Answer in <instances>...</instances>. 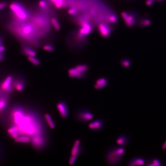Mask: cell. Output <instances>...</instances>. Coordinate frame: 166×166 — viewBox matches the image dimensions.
I'll use <instances>...</instances> for the list:
<instances>
[{
    "mask_svg": "<svg viewBox=\"0 0 166 166\" xmlns=\"http://www.w3.org/2000/svg\"><path fill=\"white\" fill-rule=\"evenodd\" d=\"M98 30L100 33L103 37H107L110 34V28L106 24H100L98 26Z\"/></svg>",
    "mask_w": 166,
    "mask_h": 166,
    "instance_id": "obj_12",
    "label": "cell"
},
{
    "mask_svg": "<svg viewBox=\"0 0 166 166\" xmlns=\"http://www.w3.org/2000/svg\"><path fill=\"white\" fill-rule=\"evenodd\" d=\"M75 68L83 74H85L88 69V67L86 65H79Z\"/></svg>",
    "mask_w": 166,
    "mask_h": 166,
    "instance_id": "obj_22",
    "label": "cell"
},
{
    "mask_svg": "<svg viewBox=\"0 0 166 166\" xmlns=\"http://www.w3.org/2000/svg\"><path fill=\"white\" fill-rule=\"evenodd\" d=\"M125 151V149L123 146L115 145L111 146L106 154V159L107 164L111 166L119 165Z\"/></svg>",
    "mask_w": 166,
    "mask_h": 166,
    "instance_id": "obj_2",
    "label": "cell"
},
{
    "mask_svg": "<svg viewBox=\"0 0 166 166\" xmlns=\"http://www.w3.org/2000/svg\"><path fill=\"white\" fill-rule=\"evenodd\" d=\"M15 139L16 142L23 143H28L31 141L30 138L28 135H22V136H18Z\"/></svg>",
    "mask_w": 166,
    "mask_h": 166,
    "instance_id": "obj_20",
    "label": "cell"
},
{
    "mask_svg": "<svg viewBox=\"0 0 166 166\" xmlns=\"http://www.w3.org/2000/svg\"><path fill=\"white\" fill-rule=\"evenodd\" d=\"M57 107L60 115L62 118H65L68 117L69 114L68 107L65 102L63 101L58 102L57 104Z\"/></svg>",
    "mask_w": 166,
    "mask_h": 166,
    "instance_id": "obj_6",
    "label": "cell"
},
{
    "mask_svg": "<svg viewBox=\"0 0 166 166\" xmlns=\"http://www.w3.org/2000/svg\"><path fill=\"white\" fill-rule=\"evenodd\" d=\"M77 119L82 122L91 120L94 118V115L89 111L82 110L79 111L77 115Z\"/></svg>",
    "mask_w": 166,
    "mask_h": 166,
    "instance_id": "obj_5",
    "label": "cell"
},
{
    "mask_svg": "<svg viewBox=\"0 0 166 166\" xmlns=\"http://www.w3.org/2000/svg\"><path fill=\"white\" fill-rule=\"evenodd\" d=\"M7 6V3L6 2H4V1L0 2V10L6 8Z\"/></svg>",
    "mask_w": 166,
    "mask_h": 166,
    "instance_id": "obj_32",
    "label": "cell"
},
{
    "mask_svg": "<svg viewBox=\"0 0 166 166\" xmlns=\"http://www.w3.org/2000/svg\"><path fill=\"white\" fill-rule=\"evenodd\" d=\"M51 22L53 27L56 30H60V25L58 20L56 18H52V19H51Z\"/></svg>",
    "mask_w": 166,
    "mask_h": 166,
    "instance_id": "obj_23",
    "label": "cell"
},
{
    "mask_svg": "<svg viewBox=\"0 0 166 166\" xmlns=\"http://www.w3.org/2000/svg\"><path fill=\"white\" fill-rule=\"evenodd\" d=\"M81 27L79 30L78 34L79 39H83L86 35H89L92 30L91 25L88 22L83 20L80 22Z\"/></svg>",
    "mask_w": 166,
    "mask_h": 166,
    "instance_id": "obj_4",
    "label": "cell"
},
{
    "mask_svg": "<svg viewBox=\"0 0 166 166\" xmlns=\"http://www.w3.org/2000/svg\"><path fill=\"white\" fill-rule=\"evenodd\" d=\"M80 140H77L74 143V146L71 151L72 155H75L78 157L80 154L81 149L80 148Z\"/></svg>",
    "mask_w": 166,
    "mask_h": 166,
    "instance_id": "obj_16",
    "label": "cell"
},
{
    "mask_svg": "<svg viewBox=\"0 0 166 166\" xmlns=\"http://www.w3.org/2000/svg\"><path fill=\"white\" fill-rule=\"evenodd\" d=\"M105 122L103 120L98 119L91 122L89 124L90 130L98 131L102 130L105 126Z\"/></svg>",
    "mask_w": 166,
    "mask_h": 166,
    "instance_id": "obj_8",
    "label": "cell"
},
{
    "mask_svg": "<svg viewBox=\"0 0 166 166\" xmlns=\"http://www.w3.org/2000/svg\"><path fill=\"white\" fill-rule=\"evenodd\" d=\"M146 160L140 157H133L127 163L128 166H139L145 165Z\"/></svg>",
    "mask_w": 166,
    "mask_h": 166,
    "instance_id": "obj_9",
    "label": "cell"
},
{
    "mask_svg": "<svg viewBox=\"0 0 166 166\" xmlns=\"http://www.w3.org/2000/svg\"><path fill=\"white\" fill-rule=\"evenodd\" d=\"M12 21L23 22L27 20L30 15L29 11L22 3L17 1L10 4Z\"/></svg>",
    "mask_w": 166,
    "mask_h": 166,
    "instance_id": "obj_1",
    "label": "cell"
},
{
    "mask_svg": "<svg viewBox=\"0 0 166 166\" xmlns=\"http://www.w3.org/2000/svg\"><path fill=\"white\" fill-rule=\"evenodd\" d=\"M123 64L124 66L127 67L129 65L130 63H129V61L125 60L123 61Z\"/></svg>",
    "mask_w": 166,
    "mask_h": 166,
    "instance_id": "obj_35",
    "label": "cell"
},
{
    "mask_svg": "<svg viewBox=\"0 0 166 166\" xmlns=\"http://www.w3.org/2000/svg\"><path fill=\"white\" fill-rule=\"evenodd\" d=\"M28 60L29 61L32 63L34 65L38 66L40 64V61L38 58L35 57H28Z\"/></svg>",
    "mask_w": 166,
    "mask_h": 166,
    "instance_id": "obj_24",
    "label": "cell"
},
{
    "mask_svg": "<svg viewBox=\"0 0 166 166\" xmlns=\"http://www.w3.org/2000/svg\"><path fill=\"white\" fill-rule=\"evenodd\" d=\"M7 102V99L5 98L0 99V111L2 110L6 107Z\"/></svg>",
    "mask_w": 166,
    "mask_h": 166,
    "instance_id": "obj_25",
    "label": "cell"
},
{
    "mask_svg": "<svg viewBox=\"0 0 166 166\" xmlns=\"http://www.w3.org/2000/svg\"><path fill=\"white\" fill-rule=\"evenodd\" d=\"M65 4V0H56L54 4L56 8H60Z\"/></svg>",
    "mask_w": 166,
    "mask_h": 166,
    "instance_id": "obj_26",
    "label": "cell"
},
{
    "mask_svg": "<svg viewBox=\"0 0 166 166\" xmlns=\"http://www.w3.org/2000/svg\"><path fill=\"white\" fill-rule=\"evenodd\" d=\"M122 16L126 23L127 25L129 26H132L134 23V17L133 14L125 12H123L122 14Z\"/></svg>",
    "mask_w": 166,
    "mask_h": 166,
    "instance_id": "obj_13",
    "label": "cell"
},
{
    "mask_svg": "<svg viewBox=\"0 0 166 166\" xmlns=\"http://www.w3.org/2000/svg\"><path fill=\"white\" fill-rule=\"evenodd\" d=\"M145 166H164L165 165L161 160L157 157H152L149 158L145 162Z\"/></svg>",
    "mask_w": 166,
    "mask_h": 166,
    "instance_id": "obj_11",
    "label": "cell"
},
{
    "mask_svg": "<svg viewBox=\"0 0 166 166\" xmlns=\"http://www.w3.org/2000/svg\"><path fill=\"white\" fill-rule=\"evenodd\" d=\"M157 1L159 2H163V1H164V0H157Z\"/></svg>",
    "mask_w": 166,
    "mask_h": 166,
    "instance_id": "obj_38",
    "label": "cell"
},
{
    "mask_svg": "<svg viewBox=\"0 0 166 166\" xmlns=\"http://www.w3.org/2000/svg\"><path fill=\"white\" fill-rule=\"evenodd\" d=\"M15 132H19V127L18 125L15 124L13 126L11 127L8 129V132L9 134H11Z\"/></svg>",
    "mask_w": 166,
    "mask_h": 166,
    "instance_id": "obj_28",
    "label": "cell"
},
{
    "mask_svg": "<svg viewBox=\"0 0 166 166\" xmlns=\"http://www.w3.org/2000/svg\"><path fill=\"white\" fill-rule=\"evenodd\" d=\"M154 0H146L145 3L148 6H152L154 4Z\"/></svg>",
    "mask_w": 166,
    "mask_h": 166,
    "instance_id": "obj_34",
    "label": "cell"
},
{
    "mask_svg": "<svg viewBox=\"0 0 166 166\" xmlns=\"http://www.w3.org/2000/svg\"><path fill=\"white\" fill-rule=\"evenodd\" d=\"M51 2L54 4L56 0H49Z\"/></svg>",
    "mask_w": 166,
    "mask_h": 166,
    "instance_id": "obj_37",
    "label": "cell"
},
{
    "mask_svg": "<svg viewBox=\"0 0 166 166\" xmlns=\"http://www.w3.org/2000/svg\"><path fill=\"white\" fill-rule=\"evenodd\" d=\"M44 50L47 52H52L54 50V47L52 45H46L43 47Z\"/></svg>",
    "mask_w": 166,
    "mask_h": 166,
    "instance_id": "obj_29",
    "label": "cell"
},
{
    "mask_svg": "<svg viewBox=\"0 0 166 166\" xmlns=\"http://www.w3.org/2000/svg\"><path fill=\"white\" fill-rule=\"evenodd\" d=\"M13 85L16 90L18 91H21L24 89L25 83L23 80L19 79L14 82Z\"/></svg>",
    "mask_w": 166,
    "mask_h": 166,
    "instance_id": "obj_18",
    "label": "cell"
},
{
    "mask_svg": "<svg viewBox=\"0 0 166 166\" xmlns=\"http://www.w3.org/2000/svg\"><path fill=\"white\" fill-rule=\"evenodd\" d=\"M162 149L163 151L166 150V140L162 145Z\"/></svg>",
    "mask_w": 166,
    "mask_h": 166,
    "instance_id": "obj_36",
    "label": "cell"
},
{
    "mask_svg": "<svg viewBox=\"0 0 166 166\" xmlns=\"http://www.w3.org/2000/svg\"><path fill=\"white\" fill-rule=\"evenodd\" d=\"M77 156L75 155H72L71 157H70L69 160V164L70 165H72L74 164L75 163V161H76Z\"/></svg>",
    "mask_w": 166,
    "mask_h": 166,
    "instance_id": "obj_31",
    "label": "cell"
},
{
    "mask_svg": "<svg viewBox=\"0 0 166 166\" xmlns=\"http://www.w3.org/2000/svg\"><path fill=\"white\" fill-rule=\"evenodd\" d=\"M69 75L70 77L74 78H80L83 76L84 74L79 72L76 68H71L68 71Z\"/></svg>",
    "mask_w": 166,
    "mask_h": 166,
    "instance_id": "obj_17",
    "label": "cell"
},
{
    "mask_svg": "<svg viewBox=\"0 0 166 166\" xmlns=\"http://www.w3.org/2000/svg\"><path fill=\"white\" fill-rule=\"evenodd\" d=\"M44 117L50 128L52 129H54L55 128V125L54 122H53L52 117L49 114H45Z\"/></svg>",
    "mask_w": 166,
    "mask_h": 166,
    "instance_id": "obj_21",
    "label": "cell"
},
{
    "mask_svg": "<svg viewBox=\"0 0 166 166\" xmlns=\"http://www.w3.org/2000/svg\"><path fill=\"white\" fill-rule=\"evenodd\" d=\"M77 9L76 7H73L70 8L68 11V13L71 15H74L76 14Z\"/></svg>",
    "mask_w": 166,
    "mask_h": 166,
    "instance_id": "obj_30",
    "label": "cell"
},
{
    "mask_svg": "<svg viewBox=\"0 0 166 166\" xmlns=\"http://www.w3.org/2000/svg\"><path fill=\"white\" fill-rule=\"evenodd\" d=\"M39 6L41 9H44L47 8L48 6V3L44 0H41L39 3Z\"/></svg>",
    "mask_w": 166,
    "mask_h": 166,
    "instance_id": "obj_27",
    "label": "cell"
},
{
    "mask_svg": "<svg viewBox=\"0 0 166 166\" xmlns=\"http://www.w3.org/2000/svg\"><path fill=\"white\" fill-rule=\"evenodd\" d=\"M31 139L32 143L35 148H42L46 144V140L43 134H39L32 136Z\"/></svg>",
    "mask_w": 166,
    "mask_h": 166,
    "instance_id": "obj_3",
    "label": "cell"
},
{
    "mask_svg": "<svg viewBox=\"0 0 166 166\" xmlns=\"http://www.w3.org/2000/svg\"><path fill=\"white\" fill-rule=\"evenodd\" d=\"M130 137L127 134H122L117 137L116 142L118 145L121 146H127L130 142Z\"/></svg>",
    "mask_w": 166,
    "mask_h": 166,
    "instance_id": "obj_7",
    "label": "cell"
},
{
    "mask_svg": "<svg viewBox=\"0 0 166 166\" xmlns=\"http://www.w3.org/2000/svg\"><path fill=\"white\" fill-rule=\"evenodd\" d=\"M11 137L13 139H16L19 136V133L18 132H14L11 134H10Z\"/></svg>",
    "mask_w": 166,
    "mask_h": 166,
    "instance_id": "obj_33",
    "label": "cell"
},
{
    "mask_svg": "<svg viewBox=\"0 0 166 166\" xmlns=\"http://www.w3.org/2000/svg\"><path fill=\"white\" fill-rule=\"evenodd\" d=\"M154 1H155V0H154Z\"/></svg>",
    "mask_w": 166,
    "mask_h": 166,
    "instance_id": "obj_39",
    "label": "cell"
},
{
    "mask_svg": "<svg viewBox=\"0 0 166 166\" xmlns=\"http://www.w3.org/2000/svg\"><path fill=\"white\" fill-rule=\"evenodd\" d=\"M3 44V37L0 35V62L3 61L5 57L4 52L6 48Z\"/></svg>",
    "mask_w": 166,
    "mask_h": 166,
    "instance_id": "obj_19",
    "label": "cell"
},
{
    "mask_svg": "<svg viewBox=\"0 0 166 166\" xmlns=\"http://www.w3.org/2000/svg\"><path fill=\"white\" fill-rule=\"evenodd\" d=\"M23 53L28 57H35L36 55V52L29 46L24 45L22 48Z\"/></svg>",
    "mask_w": 166,
    "mask_h": 166,
    "instance_id": "obj_14",
    "label": "cell"
},
{
    "mask_svg": "<svg viewBox=\"0 0 166 166\" xmlns=\"http://www.w3.org/2000/svg\"><path fill=\"white\" fill-rule=\"evenodd\" d=\"M108 85V82L105 78H101L96 82V84L94 85L95 89L97 90L101 89L104 88Z\"/></svg>",
    "mask_w": 166,
    "mask_h": 166,
    "instance_id": "obj_15",
    "label": "cell"
},
{
    "mask_svg": "<svg viewBox=\"0 0 166 166\" xmlns=\"http://www.w3.org/2000/svg\"><path fill=\"white\" fill-rule=\"evenodd\" d=\"M13 77L12 76L7 77L1 84V88L4 91L9 92L11 90Z\"/></svg>",
    "mask_w": 166,
    "mask_h": 166,
    "instance_id": "obj_10",
    "label": "cell"
}]
</instances>
